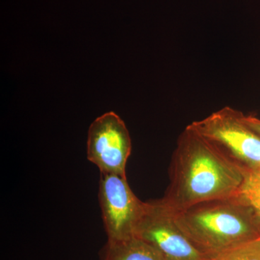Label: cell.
Instances as JSON below:
<instances>
[{
    "mask_svg": "<svg viewBox=\"0 0 260 260\" xmlns=\"http://www.w3.org/2000/svg\"><path fill=\"white\" fill-rule=\"evenodd\" d=\"M244 172L188 125L177 140L161 200L174 212L207 200L237 195Z\"/></svg>",
    "mask_w": 260,
    "mask_h": 260,
    "instance_id": "1",
    "label": "cell"
},
{
    "mask_svg": "<svg viewBox=\"0 0 260 260\" xmlns=\"http://www.w3.org/2000/svg\"><path fill=\"white\" fill-rule=\"evenodd\" d=\"M174 213L183 232L210 260L260 237L259 220L237 195L201 202Z\"/></svg>",
    "mask_w": 260,
    "mask_h": 260,
    "instance_id": "2",
    "label": "cell"
},
{
    "mask_svg": "<svg viewBox=\"0 0 260 260\" xmlns=\"http://www.w3.org/2000/svg\"><path fill=\"white\" fill-rule=\"evenodd\" d=\"M243 114L225 107L189 125L244 172L260 173V135L244 122Z\"/></svg>",
    "mask_w": 260,
    "mask_h": 260,
    "instance_id": "3",
    "label": "cell"
},
{
    "mask_svg": "<svg viewBox=\"0 0 260 260\" xmlns=\"http://www.w3.org/2000/svg\"><path fill=\"white\" fill-rule=\"evenodd\" d=\"M134 236L153 246L166 260H210L188 239L175 213L160 199L145 202Z\"/></svg>",
    "mask_w": 260,
    "mask_h": 260,
    "instance_id": "4",
    "label": "cell"
},
{
    "mask_svg": "<svg viewBox=\"0 0 260 260\" xmlns=\"http://www.w3.org/2000/svg\"><path fill=\"white\" fill-rule=\"evenodd\" d=\"M99 198L108 242L134 237L145 202L134 194L126 177L101 173Z\"/></svg>",
    "mask_w": 260,
    "mask_h": 260,
    "instance_id": "5",
    "label": "cell"
},
{
    "mask_svg": "<svg viewBox=\"0 0 260 260\" xmlns=\"http://www.w3.org/2000/svg\"><path fill=\"white\" fill-rule=\"evenodd\" d=\"M131 151L129 131L115 113H106L92 123L88 131L87 158L100 173L126 177V162Z\"/></svg>",
    "mask_w": 260,
    "mask_h": 260,
    "instance_id": "6",
    "label": "cell"
},
{
    "mask_svg": "<svg viewBox=\"0 0 260 260\" xmlns=\"http://www.w3.org/2000/svg\"><path fill=\"white\" fill-rule=\"evenodd\" d=\"M102 260H166L153 246L139 238L107 242Z\"/></svg>",
    "mask_w": 260,
    "mask_h": 260,
    "instance_id": "7",
    "label": "cell"
},
{
    "mask_svg": "<svg viewBox=\"0 0 260 260\" xmlns=\"http://www.w3.org/2000/svg\"><path fill=\"white\" fill-rule=\"evenodd\" d=\"M237 196L252 210L260 222V173L244 172Z\"/></svg>",
    "mask_w": 260,
    "mask_h": 260,
    "instance_id": "8",
    "label": "cell"
},
{
    "mask_svg": "<svg viewBox=\"0 0 260 260\" xmlns=\"http://www.w3.org/2000/svg\"><path fill=\"white\" fill-rule=\"evenodd\" d=\"M212 260H260V237L233 247Z\"/></svg>",
    "mask_w": 260,
    "mask_h": 260,
    "instance_id": "9",
    "label": "cell"
},
{
    "mask_svg": "<svg viewBox=\"0 0 260 260\" xmlns=\"http://www.w3.org/2000/svg\"><path fill=\"white\" fill-rule=\"evenodd\" d=\"M243 119L244 122L247 124L249 127L251 128L256 133L260 135V119L257 116L254 115H245L243 114Z\"/></svg>",
    "mask_w": 260,
    "mask_h": 260,
    "instance_id": "10",
    "label": "cell"
}]
</instances>
